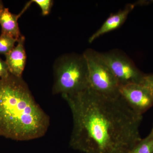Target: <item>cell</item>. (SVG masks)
<instances>
[{
    "label": "cell",
    "mask_w": 153,
    "mask_h": 153,
    "mask_svg": "<svg viewBox=\"0 0 153 153\" xmlns=\"http://www.w3.org/2000/svg\"><path fill=\"white\" fill-rule=\"evenodd\" d=\"M151 132H152L153 133V126L152 129V131H151Z\"/></svg>",
    "instance_id": "cell-16"
},
{
    "label": "cell",
    "mask_w": 153,
    "mask_h": 153,
    "mask_svg": "<svg viewBox=\"0 0 153 153\" xmlns=\"http://www.w3.org/2000/svg\"><path fill=\"white\" fill-rule=\"evenodd\" d=\"M128 153H153V133L142 139Z\"/></svg>",
    "instance_id": "cell-10"
},
{
    "label": "cell",
    "mask_w": 153,
    "mask_h": 153,
    "mask_svg": "<svg viewBox=\"0 0 153 153\" xmlns=\"http://www.w3.org/2000/svg\"><path fill=\"white\" fill-rule=\"evenodd\" d=\"M141 84L147 88L153 95V74H145Z\"/></svg>",
    "instance_id": "cell-13"
},
{
    "label": "cell",
    "mask_w": 153,
    "mask_h": 153,
    "mask_svg": "<svg viewBox=\"0 0 153 153\" xmlns=\"http://www.w3.org/2000/svg\"><path fill=\"white\" fill-rule=\"evenodd\" d=\"M134 6V4H128L123 10L110 15L101 27L89 38V43H92L102 35L119 28L125 22L129 14L132 10Z\"/></svg>",
    "instance_id": "cell-8"
},
{
    "label": "cell",
    "mask_w": 153,
    "mask_h": 153,
    "mask_svg": "<svg viewBox=\"0 0 153 153\" xmlns=\"http://www.w3.org/2000/svg\"><path fill=\"white\" fill-rule=\"evenodd\" d=\"M25 41V36H21L17 42L16 46L5 55V61L8 66L9 72L18 77H22L27 60Z\"/></svg>",
    "instance_id": "cell-7"
},
{
    "label": "cell",
    "mask_w": 153,
    "mask_h": 153,
    "mask_svg": "<svg viewBox=\"0 0 153 153\" xmlns=\"http://www.w3.org/2000/svg\"><path fill=\"white\" fill-rule=\"evenodd\" d=\"M62 96L73 117L69 144L74 149L84 153H128L142 139L143 115L120 95L108 97L88 87Z\"/></svg>",
    "instance_id": "cell-1"
},
{
    "label": "cell",
    "mask_w": 153,
    "mask_h": 153,
    "mask_svg": "<svg viewBox=\"0 0 153 153\" xmlns=\"http://www.w3.org/2000/svg\"><path fill=\"white\" fill-rule=\"evenodd\" d=\"M33 2L36 3L41 9L43 16L48 15L50 13L53 5V1L51 0H33Z\"/></svg>",
    "instance_id": "cell-12"
},
{
    "label": "cell",
    "mask_w": 153,
    "mask_h": 153,
    "mask_svg": "<svg viewBox=\"0 0 153 153\" xmlns=\"http://www.w3.org/2000/svg\"><path fill=\"white\" fill-rule=\"evenodd\" d=\"M120 94L133 109L143 115L153 105V95L142 84L132 83L121 85Z\"/></svg>",
    "instance_id": "cell-6"
},
{
    "label": "cell",
    "mask_w": 153,
    "mask_h": 153,
    "mask_svg": "<svg viewBox=\"0 0 153 153\" xmlns=\"http://www.w3.org/2000/svg\"><path fill=\"white\" fill-rule=\"evenodd\" d=\"M18 41L16 39L1 33L0 36V55H6L8 54Z\"/></svg>",
    "instance_id": "cell-11"
},
{
    "label": "cell",
    "mask_w": 153,
    "mask_h": 153,
    "mask_svg": "<svg viewBox=\"0 0 153 153\" xmlns=\"http://www.w3.org/2000/svg\"><path fill=\"white\" fill-rule=\"evenodd\" d=\"M49 117L36 102L22 77L0 78V136L18 141L44 136Z\"/></svg>",
    "instance_id": "cell-2"
},
{
    "label": "cell",
    "mask_w": 153,
    "mask_h": 153,
    "mask_svg": "<svg viewBox=\"0 0 153 153\" xmlns=\"http://www.w3.org/2000/svg\"><path fill=\"white\" fill-rule=\"evenodd\" d=\"M4 8V4H3L2 1L0 0V10H2Z\"/></svg>",
    "instance_id": "cell-15"
},
{
    "label": "cell",
    "mask_w": 153,
    "mask_h": 153,
    "mask_svg": "<svg viewBox=\"0 0 153 153\" xmlns=\"http://www.w3.org/2000/svg\"><path fill=\"white\" fill-rule=\"evenodd\" d=\"M10 74L8 66L5 60H3L0 57V78L7 77Z\"/></svg>",
    "instance_id": "cell-14"
},
{
    "label": "cell",
    "mask_w": 153,
    "mask_h": 153,
    "mask_svg": "<svg viewBox=\"0 0 153 153\" xmlns=\"http://www.w3.org/2000/svg\"><path fill=\"white\" fill-rule=\"evenodd\" d=\"M53 94H73L89 87L88 67L83 54H65L54 66Z\"/></svg>",
    "instance_id": "cell-3"
},
{
    "label": "cell",
    "mask_w": 153,
    "mask_h": 153,
    "mask_svg": "<svg viewBox=\"0 0 153 153\" xmlns=\"http://www.w3.org/2000/svg\"><path fill=\"white\" fill-rule=\"evenodd\" d=\"M82 54L88 67L89 87L105 96H119V83L109 67L100 57L99 52L89 49Z\"/></svg>",
    "instance_id": "cell-4"
},
{
    "label": "cell",
    "mask_w": 153,
    "mask_h": 153,
    "mask_svg": "<svg viewBox=\"0 0 153 153\" xmlns=\"http://www.w3.org/2000/svg\"><path fill=\"white\" fill-rule=\"evenodd\" d=\"M20 16L12 14L7 8L0 10V25L2 34H6L19 40L22 36L18 22Z\"/></svg>",
    "instance_id": "cell-9"
},
{
    "label": "cell",
    "mask_w": 153,
    "mask_h": 153,
    "mask_svg": "<svg viewBox=\"0 0 153 153\" xmlns=\"http://www.w3.org/2000/svg\"><path fill=\"white\" fill-rule=\"evenodd\" d=\"M99 55L114 74L120 86L142 83L145 74L125 54L113 50L105 53L99 52Z\"/></svg>",
    "instance_id": "cell-5"
}]
</instances>
